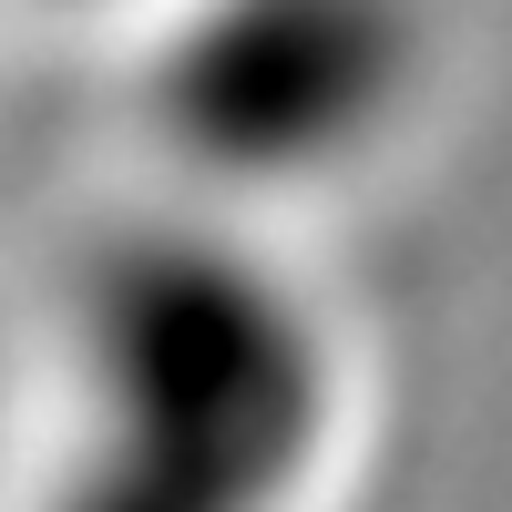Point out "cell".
Wrapping results in <instances>:
<instances>
[{"label": "cell", "instance_id": "7a4b0ae2", "mask_svg": "<svg viewBox=\"0 0 512 512\" xmlns=\"http://www.w3.org/2000/svg\"><path fill=\"white\" fill-rule=\"evenodd\" d=\"M287 482L277 451H246L216 431H185V420H144V410H113V441L93 461L62 512H256Z\"/></svg>", "mask_w": 512, "mask_h": 512}, {"label": "cell", "instance_id": "6da1fadb", "mask_svg": "<svg viewBox=\"0 0 512 512\" xmlns=\"http://www.w3.org/2000/svg\"><path fill=\"white\" fill-rule=\"evenodd\" d=\"M390 72L400 31L379 0H236L185 41L164 82V123L205 164L277 175V164H318L349 134H369Z\"/></svg>", "mask_w": 512, "mask_h": 512}]
</instances>
